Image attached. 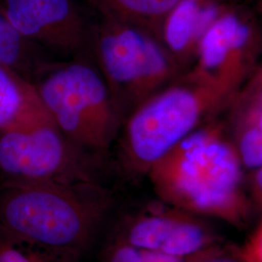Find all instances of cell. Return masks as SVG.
Returning <instances> with one entry per match:
<instances>
[{
  "mask_svg": "<svg viewBox=\"0 0 262 262\" xmlns=\"http://www.w3.org/2000/svg\"><path fill=\"white\" fill-rule=\"evenodd\" d=\"M243 170L225 126L205 122L157 161L147 176L160 201L242 228L253 212Z\"/></svg>",
  "mask_w": 262,
  "mask_h": 262,
  "instance_id": "1",
  "label": "cell"
},
{
  "mask_svg": "<svg viewBox=\"0 0 262 262\" xmlns=\"http://www.w3.org/2000/svg\"><path fill=\"white\" fill-rule=\"evenodd\" d=\"M111 204L100 184L5 182L0 232L78 261Z\"/></svg>",
  "mask_w": 262,
  "mask_h": 262,
  "instance_id": "2",
  "label": "cell"
},
{
  "mask_svg": "<svg viewBox=\"0 0 262 262\" xmlns=\"http://www.w3.org/2000/svg\"><path fill=\"white\" fill-rule=\"evenodd\" d=\"M233 97L187 75L152 94L122 123L118 136L122 171L131 178L147 176L157 161Z\"/></svg>",
  "mask_w": 262,
  "mask_h": 262,
  "instance_id": "3",
  "label": "cell"
},
{
  "mask_svg": "<svg viewBox=\"0 0 262 262\" xmlns=\"http://www.w3.org/2000/svg\"><path fill=\"white\" fill-rule=\"evenodd\" d=\"M32 84L69 140L98 158L108 152L123 122L92 56L51 60Z\"/></svg>",
  "mask_w": 262,
  "mask_h": 262,
  "instance_id": "4",
  "label": "cell"
},
{
  "mask_svg": "<svg viewBox=\"0 0 262 262\" xmlns=\"http://www.w3.org/2000/svg\"><path fill=\"white\" fill-rule=\"evenodd\" d=\"M91 56L122 122L152 94L175 82L181 70L157 36L99 14L94 23Z\"/></svg>",
  "mask_w": 262,
  "mask_h": 262,
  "instance_id": "5",
  "label": "cell"
},
{
  "mask_svg": "<svg viewBox=\"0 0 262 262\" xmlns=\"http://www.w3.org/2000/svg\"><path fill=\"white\" fill-rule=\"evenodd\" d=\"M98 159L69 140L54 122L0 132V172L5 182L100 184Z\"/></svg>",
  "mask_w": 262,
  "mask_h": 262,
  "instance_id": "6",
  "label": "cell"
},
{
  "mask_svg": "<svg viewBox=\"0 0 262 262\" xmlns=\"http://www.w3.org/2000/svg\"><path fill=\"white\" fill-rule=\"evenodd\" d=\"M261 37L253 24L233 11H222L197 46L187 75L235 96L260 59Z\"/></svg>",
  "mask_w": 262,
  "mask_h": 262,
  "instance_id": "7",
  "label": "cell"
},
{
  "mask_svg": "<svg viewBox=\"0 0 262 262\" xmlns=\"http://www.w3.org/2000/svg\"><path fill=\"white\" fill-rule=\"evenodd\" d=\"M1 9L24 37L66 59L88 56L96 19L84 0H1Z\"/></svg>",
  "mask_w": 262,
  "mask_h": 262,
  "instance_id": "8",
  "label": "cell"
},
{
  "mask_svg": "<svg viewBox=\"0 0 262 262\" xmlns=\"http://www.w3.org/2000/svg\"><path fill=\"white\" fill-rule=\"evenodd\" d=\"M117 238L132 246L177 257H190L217 246V236L199 215L161 201L128 217Z\"/></svg>",
  "mask_w": 262,
  "mask_h": 262,
  "instance_id": "9",
  "label": "cell"
},
{
  "mask_svg": "<svg viewBox=\"0 0 262 262\" xmlns=\"http://www.w3.org/2000/svg\"><path fill=\"white\" fill-rule=\"evenodd\" d=\"M222 11L215 0H180L170 11L159 39L181 68L193 62L200 39Z\"/></svg>",
  "mask_w": 262,
  "mask_h": 262,
  "instance_id": "10",
  "label": "cell"
},
{
  "mask_svg": "<svg viewBox=\"0 0 262 262\" xmlns=\"http://www.w3.org/2000/svg\"><path fill=\"white\" fill-rule=\"evenodd\" d=\"M48 122H54L33 84L14 69L0 64V132Z\"/></svg>",
  "mask_w": 262,
  "mask_h": 262,
  "instance_id": "11",
  "label": "cell"
},
{
  "mask_svg": "<svg viewBox=\"0 0 262 262\" xmlns=\"http://www.w3.org/2000/svg\"><path fill=\"white\" fill-rule=\"evenodd\" d=\"M84 1L97 14L143 28L159 39L160 30L164 19L180 0Z\"/></svg>",
  "mask_w": 262,
  "mask_h": 262,
  "instance_id": "12",
  "label": "cell"
},
{
  "mask_svg": "<svg viewBox=\"0 0 262 262\" xmlns=\"http://www.w3.org/2000/svg\"><path fill=\"white\" fill-rule=\"evenodd\" d=\"M231 118V140L244 168L262 164V106L235 95Z\"/></svg>",
  "mask_w": 262,
  "mask_h": 262,
  "instance_id": "13",
  "label": "cell"
},
{
  "mask_svg": "<svg viewBox=\"0 0 262 262\" xmlns=\"http://www.w3.org/2000/svg\"><path fill=\"white\" fill-rule=\"evenodd\" d=\"M51 60L47 53L18 32L0 7V64L14 69L32 83Z\"/></svg>",
  "mask_w": 262,
  "mask_h": 262,
  "instance_id": "14",
  "label": "cell"
},
{
  "mask_svg": "<svg viewBox=\"0 0 262 262\" xmlns=\"http://www.w3.org/2000/svg\"><path fill=\"white\" fill-rule=\"evenodd\" d=\"M0 262H78L0 232Z\"/></svg>",
  "mask_w": 262,
  "mask_h": 262,
  "instance_id": "15",
  "label": "cell"
},
{
  "mask_svg": "<svg viewBox=\"0 0 262 262\" xmlns=\"http://www.w3.org/2000/svg\"><path fill=\"white\" fill-rule=\"evenodd\" d=\"M190 257H177L142 249L116 237L106 249L101 262H187Z\"/></svg>",
  "mask_w": 262,
  "mask_h": 262,
  "instance_id": "16",
  "label": "cell"
},
{
  "mask_svg": "<svg viewBox=\"0 0 262 262\" xmlns=\"http://www.w3.org/2000/svg\"><path fill=\"white\" fill-rule=\"evenodd\" d=\"M236 255L242 262H262V219Z\"/></svg>",
  "mask_w": 262,
  "mask_h": 262,
  "instance_id": "17",
  "label": "cell"
},
{
  "mask_svg": "<svg viewBox=\"0 0 262 262\" xmlns=\"http://www.w3.org/2000/svg\"><path fill=\"white\" fill-rule=\"evenodd\" d=\"M237 95L262 106V57Z\"/></svg>",
  "mask_w": 262,
  "mask_h": 262,
  "instance_id": "18",
  "label": "cell"
},
{
  "mask_svg": "<svg viewBox=\"0 0 262 262\" xmlns=\"http://www.w3.org/2000/svg\"><path fill=\"white\" fill-rule=\"evenodd\" d=\"M248 195L253 209L262 215V164L251 170L248 185Z\"/></svg>",
  "mask_w": 262,
  "mask_h": 262,
  "instance_id": "19",
  "label": "cell"
},
{
  "mask_svg": "<svg viewBox=\"0 0 262 262\" xmlns=\"http://www.w3.org/2000/svg\"><path fill=\"white\" fill-rule=\"evenodd\" d=\"M187 262H242L234 255L225 254L217 247L191 256Z\"/></svg>",
  "mask_w": 262,
  "mask_h": 262,
  "instance_id": "20",
  "label": "cell"
},
{
  "mask_svg": "<svg viewBox=\"0 0 262 262\" xmlns=\"http://www.w3.org/2000/svg\"><path fill=\"white\" fill-rule=\"evenodd\" d=\"M260 8H261V12H262V0H260Z\"/></svg>",
  "mask_w": 262,
  "mask_h": 262,
  "instance_id": "21",
  "label": "cell"
}]
</instances>
